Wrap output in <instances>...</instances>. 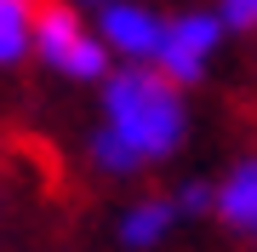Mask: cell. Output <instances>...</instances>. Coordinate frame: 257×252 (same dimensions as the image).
<instances>
[{
    "label": "cell",
    "instance_id": "6da1fadb",
    "mask_svg": "<svg viewBox=\"0 0 257 252\" xmlns=\"http://www.w3.org/2000/svg\"><path fill=\"white\" fill-rule=\"evenodd\" d=\"M189 132L183 86L155 63H120L103 80V121L92 132V160L109 178H132L155 160L177 155Z\"/></svg>",
    "mask_w": 257,
    "mask_h": 252
},
{
    "label": "cell",
    "instance_id": "7a4b0ae2",
    "mask_svg": "<svg viewBox=\"0 0 257 252\" xmlns=\"http://www.w3.org/2000/svg\"><path fill=\"white\" fill-rule=\"evenodd\" d=\"M35 57L63 80H109L114 75V52L103 46L97 23H86L80 6L69 0H40V18H35Z\"/></svg>",
    "mask_w": 257,
    "mask_h": 252
},
{
    "label": "cell",
    "instance_id": "3957f363",
    "mask_svg": "<svg viewBox=\"0 0 257 252\" xmlns=\"http://www.w3.org/2000/svg\"><path fill=\"white\" fill-rule=\"evenodd\" d=\"M234 29L223 23V12L211 6V12H177V18H166V40H160V57H155V69L160 75H172L177 86H194L211 69V57L223 52V40H229Z\"/></svg>",
    "mask_w": 257,
    "mask_h": 252
},
{
    "label": "cell",
    "instance_id": "277c9868",
    "mask_svg": "<svg viewBox=\"0 0 257 252\" xmlns=\"http://www.w3.org/2000/svg\"><path fill=\"white\" fill-rule=\"evenodd\" d=\"M92 23H97L103 46L114 52V63H155V57H160L166 18H160V12H149L143 0H109Z\"/></svg>",
    "mask_w": 257,
    "mask_h": 252
},
{
    "label": "cell",
    "instance_id": "5b68a950",
    "mask_svg": "<svg viewBox=\"0 0 257 252\" xmlns=\"http://www.w3.org/2000/svg\"><path fill=\"white\" fill-rule=\"evenodd\" d=\"M211 212H217L229 229H240V235L257 241V155L234 160V166L223 172L217 195H211Z\"/></svg>",
    "mask_w": 257,
    "mask_h": 252
},
{
    "label": "cell",
    "instance_id": "8992f818",
    "mask_svg": "<svg viewBox=\"0 0 257 252\" xmlns=\"http://www.w3.org/2000/svg\"><path fill=\"white\" fill-rule=\"evenodd\" d=\"M183 218V201H166V195H149V201H138L126 218H120V241L126 246H155L166 229Z\"/></svg>",
    "mask_w": 257,
    "mask_h": 252
},
{
    "label": "cell",
    "instance_id": "52a82bcc",
    "mask_svg": "<svg viewBox=\"0 0 257 252\" xmlns=\"http://www.w3.org/2000/svg\"><path fill=\"white\" fill-rule=\"evenodd\" d=\"M35 18H40V0H0V69L23 63L35 52Z\"/></svg>",
    "mask_w": 257,
    "mask_h": 252
},
{
    "label": "cell",
    "instance_id": "ba28073f",
    "mask_svg": "<svg viewBox=\"0 0 257 252\" xmlns=\"http://www.w3.org/2000/svg\"><path fill=\"white\" fill-rule=\"evenodd\" d=\"M217 12L234 35H257V0H217Z\"/></svg>",
    "mask_w": 257,
    "mask_h": 252
},
{
    "label": "cell",
    "instance_id": "9c48e42d",
    "mask_svg": "<svg viewBox=\"0 0 257 252\" xmlns=\"http://www.w3.org/2000/svg\"><path fill=\"white\" fill-rule=\"evenodd\" d=\"M69 6H80V12H86V18H97V12H103V6H109V0H69Z\"/></svg>",
    "mask_w": 257,
    "mask_h": 252
}]
</instances>
